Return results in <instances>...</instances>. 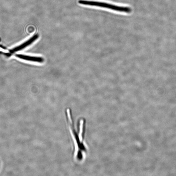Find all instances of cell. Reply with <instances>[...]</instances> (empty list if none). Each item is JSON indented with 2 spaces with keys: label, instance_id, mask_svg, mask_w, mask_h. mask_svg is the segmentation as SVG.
<instances>
[{
  "label": "cell",
  "instance_id": "277c9868",
  "mask_svg": "<svg viewBox=\"0 0 176 176\" xmlns=\"http://www.w3.org/2000/svg\"><path fill=\"white\" fill-rule=\"evenodd\" d=\"M21 58L28 61H32V62H37L39 63H43L44 62V59L41 57L31 56H27L21 55Z\"/></svg>",
  "mask_w": 176,
  "mask_h": 176
},
{
  "label": "cell",
  "instance_id": "6da1fadb",
  "mask_svg": "<svg viewBox=\"0 0 176 176\" xmlns=\"http://www.w3.org/2000/svg\"><path fill=\"white\" fill-rule=\"evenodd\" d=\"M66 117L73 143L74 158L78 162H81L84 160L88 151L87 146L85 142L86 120L83 118H80L78 121L77 128H76L70 109L67 110Z\"/></svg>",
  "mask_w": 176,
  "mask_h": 176
},
{
  "label": "cell",
  "instance_id": "7a4b0ae2",
  "mask_svg": "<svg viewBox=\"0 0 176 176\" xmlns=\"http://www.w3.org/2000/svg\"><path fill=\"white\" fill-rule=\"evenodd\" d=\"M78 2L80 4L82 5L98 7L110 9L117 12L127 13H130L132 11L131 8L129 7L118 6L106 2L85 1V0H79Z\"/></svg>",
  "mask_w": 176,
  "mask_h": 176
},
{
  "label": "cell",
  "instance_id": "3957f363",
  "mask_svg": "<svg viewBox=\"0 0 176 176\" xmlns=\"http://www.w3.org/2000/svg\"><path fill=\"white\" fill-rule=\"evenodd\" d=\"M39 37V35L38 34H36L32 37L29 40L25 42L24 44L22 45L19 47H18L16 48L15 49V50H18L20 49H23L24 48H26V47L30 45L32 43L34 42Z\"/></svg>",
  "mask_w": 176,
  "mask_h": 176
}]
</instances>
